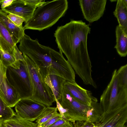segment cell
Masks as SVG:
<instances>
[{"label": "cell", "mask_w": 127, "mask_h": 127, "mask_svg": "<svg viewBox=\"0 0 127 127\" xmlns=\"http://www.w3.org/2000/svg\"><path fill=\"white\" fill-rule=\"evenodd\" d=\"M12 127H37L36 123H34L20 117L16 114L11 118L3 122Z\"/></svg>", "instance_id": "ffe728a7"}, {"label": "cell", "mask_w": 127, "mask_h": 127, "mask_svg": "<svg viewBox=\"0 0 127 127\" xmlns=\"http://www.w3.org/2000/svg\"><path fill=\"white\" fill-rule=\"evenodd\" d=\"M66 0H55L46 2L36 8L32 18L23 27L25 30L42 31L55 24L67 9Z\"/></svg>", "instance_id": "3957f363"}, {"label": "cell", "mask_w": 127, "mask_h": 127, "mask_svg": "<svg viewBox=\"0 0 127 127\" xmlns=\"http://www.w3.org/2000/svg\"><path fill=\"white\" fill-rule=\"evenodd\" d=\"M57 107L62 118L73 124L79 121H87L86 115L90 107L75 99L64 89Z\"/></svg>", "instance_id": "52a82bcc"}, {"label": "cell", "mask_w": 127, "mask_h": 127, "mask_svg": "<svg viewBox=\"0 0 127 127\" xmlns=\"http://www.w3.org/2000/svg\"><path fill=\"white\" fill-rule=\"evenodd\" d=\"M14 0H0V4L1 9L4 8L10 5Z\"/></svg>", "instance_id": "4dcf8cb0"}, {"label": "cell", "mask_w": 127, "mask_h": 127, "mask_svg": "<svg viewBox=\"0 0 127 127\" xmlns=\"http://www.w3.org/2000/svg\"><path fill=\"white\" fill-rule=\"evenodd\" d=\"M0 96L11 108L14 107L21 99L18 92L9 83L6 76L0 85Z\"/></svg>", "instance_id": "4fadbf2b"}, {"label": "cell", "mask_w": 127, "mask_h": 127, "mask_svg": "<svg viewBox=\"0 0 127 127\" xmlns=\"http://www.w3.org/2000/svg\"><path fill=\"white\" fill-rule=\"evenodd\" d=\"M117 71L119 85L122 87L127 88V64L121 66Z\"/></svg>", "instance_id": "603a6c76"}, {"label": "cell", "mask_w": 127, "mask_h": 127, "mask_svg": "<svg viewBox=\"0 0 127 127\" xmlns=\"http://www.w3.org/2000/svg\"><path fill=\"white\" fill-rule=\"evenodd\" d=\"M5 124V125H6V127H11V126H9V125H7L6 124H5Z\"/></svg>", "instance_id": "d6a6232c"}, {"label": "cell", "mask_w": 127, "mask_h": 127, "mask_svg": "<svg viewBox=\"0 0 127 127\" xmlns=\"http://www.w3.org/2000/svg\"><path fill=\"white\" fill-rule=\"evenodd\" d=\"M49 127H73V125L71 122L62 118Z\"/></svg>", "instance_id": "4316f807"}, {"label": "cell", "mask_w": 127, "mask_h": 127, "mask_svg": "<svg viewBox=\"0 0 127 127\" xmlns=\"http://www.w3.org/2000/svg\"><path fill=\"white\" fill-rule=\"evenodd\" d=\"M24 0L27 3L36 6L37 8L42 5L46 2L44 0Z\"/></svg>", "instance_id": "f546056e"}, {"label": "cell", "mask_w": 127, "mask_h": 127, "mask_svg": "<svg viewBox=\"0 0 127 127\" xmlns=\"http://www.w3.org/2000/svg\"><path fill=\"white\" fill-rule=\"evenodd\" d=\"M66 80L60 76L49 75L44 79L45 83L52 90L55 100H59L62 95L64 83Z\"/></svg>", "instance_id": "2e32d148"}, {"label": "cell", "mask_w": 127, "mask_h": 127, "mask_svg": "<svg viewBox=\"0 0 127 127\" xmlns=\"http://www.w3.org/2000/svg\"><path fill=\"white\" fill-rule=\"evenodd\" d=\"M113 14L118 20L119 26L127 34V0H117Z\"/></svg>", "instance_id": "e0dca14e"}, {"label": "cell", "mask_w": 127, "mask_h": 127, "mask_svg": "<svg viewBox=\"0 0 127 127\" xmlns=\"http://www.w3.org/2000/svg\"><path fill=\"white\" fill-rule=\"evenodd\" d=\"M79 4L84 19L90 23L99 20L103 15L106 0H79Z\"/></svg>", "instance_id": "9c48e42d"}, {"label": "cell", "mask_w": 127, "mask_h": 127, "mask_svg": "<svg viewBox=\"0 0 127 127\" xmlns=\"http://www.w3.org/2000/svg\"><path fill=\"white\" fill-rule=\"evenodd\" d=\"M0 54L1 60L3 64L6 67L11 66L17 61L12 55L2 50L0 48Z\"/></svg>", "instance_id": "cb8c5ba5"}, {"label": "cell", "mask_w": 127, "mask_h": 127, "mask_svg": "<svg viewBox=\"0 0 127 127\" xmlns=\"http://www.w3.org/2000/svg\"><path fill=\"white\" fill-rule=\"evenodd\" d=\"M63 89L78 101L88 106H91L94 97L90 91L82 88L76 82L66 81L64 84Z\"/></svg>", "instance_id": "8fae6325"}, {"label": "cell", "mask_w": 127, "mask_h": 127, "mask_svg": "<svg viewBox=\"0 0 127 127\" xmlns=\"http://www.w3.org/2000/svg\"><path fill=\"white\" fill-rule=\"evenodd\" d=\"M100 103L103 112L102 118L127 106V88L119 85L116 69L114 71L110 81L101 96Z\"/></svg>", "instance_id": "277c9868"}, {"label": "cell", "mask_w": 127, "mask_h": 127, "mask_svg": "<svg viewBox=\"0 0 127 127\" xmlns=\"http://www.w3.org/2000/svg\"><path fill=\"white\" fill-rule=\"evenodd\" d=\"M57 107H46L41 115L35 120L37 127H40L44 123L50 119L57 111Z\"/></svg>", "instance_id": "7402d4cb"}, {"label": "cell", "mask_w": 127, "mask_h": 127, "mask_svg": "<svg viewBox=\"0 0 127 127\" xmlns=\"http://www.w3.org/2000/svg\"><path fill=\"white\" fill-rule=\"evenodd\" d=\"M117 127H126V126L125 125V124H122L119 125Z\"/></svg>", "instance_id": "1f68e13d"}, {"label": "cell", "mask_w": 127, "mask_h": 127, "mask_svg": "<svg viewBox=\"0 0 127 127\" xmlns=\"http://www.w3.org/2000/svg\"><path fill=\"white\" fill-rule=\"evenodd\" d=\"M127 121V106L119 109L103 118L95 124L101 127H117Z\"/></svg>", "instance_id": "7c38bea8"}, {"label": "cell", "mask_w": 127, "mask_h": 127, "mask_svg": "<svg viewBox=\"0 0 127 127\" xmlns=\"http://www.w3.org/2000/svg\"><path fill=\"white\" fill-rule=\"evenodd\" d=\"M19 42V50L33 62L44 81L48 75L54 74L67 81L76 82L75 71L60 50L58 52L42 45L37 39L33 40L25 34Z\"/></svg>", "instance_id": "7a4b0ae2"}, {"label": "cell", "mask_w": 127, "mask_h": 127, "mask_svg": "<svg viewBox=\"0 0 127 127\" xmlns=\"http://www.w3.org/2000/svg\"><path fill=\"white\" fill-rule=\"evenodd\" d=\"M93 127H100V126H94Z\"/></svg>", "instance_id": "836d02e7"}, {"label": "cell", "mask_w": 127, "mask_h": 127, "mask_svg": "<svg viewBox=\"0 0 127 127\" xmlns=\"http://www.w3.org/2000/svg\"><path fill=\"white\" fill-rule=\"evenodd\" d=\"M62 117L57 111L47 121L43 124L40 127H49L58 120L62 119Z\"/></svg>", "instance_id": "484cf974"}, {"label": "cell", "mask_w": 127, "mask_h": 127, "mask_svg": "<svg viewBox=\"0 0 127 127\" xmlns=\"http://www.w3.org/2000/svg\"><path fill=\"white\" fill-rule=\"evenodd\" d=\"M116 44L114 48L121 57H126L127 55V34L117 26L115 30Z\"/></svg>", "instance_id": "d6986e66"}, {"label": "cell", "mask_w": 127, "mask_h": 127, "mask_svg": "<svg viewBox=\"0 0 127 127\" xmlns=\"http://www.w3.org/2000/svg\"><path fill=\"white\" fill-rule=\"evenodd\" d=\"M16 45L10 33L0 20V48L14 57Z\"/></svg>", "instance_id": "9a60e30c"}, {"label": "cell", "mask_w": 127, "mask_h": 127, "mask_svg": "<svg viewBox=\"0 0 127 127\" xmlns=\"http://www.w3.org/2000/svg\"><path fill=\"white\" fill-rule=\"evenodd\" d=\"M16 114L0 96V122H3L11 118Z\"/></svg>", "instance_id": "44dd1931"}, {"label": "cell", "mask_w": 127, "mask_h": 127, "mask_svg": "<svg viewBox=\"0 0 127 127\" xmlns=\"http://www.w3.org/2000/svg\"><path fill=\"white\" fill-rule=\"evenodd\" d=\"M15 107L17 115L32 122L37 119L46 107L31 98L21 99Z\"/></svg>", "instance_id": "ba28073f"}, {"label": "cell", "mask_w": 127, "mask_h": 127, "mask_svg": "<svg viewBox=\"0 0 127 127\" xmlns=\"http://www.w3.org/2000/svg\"><path fill=\"white\" fill-rule=\"evenodd\" d=\"M7 17L10 20L18 27H22V24L24 20V19L18 16L12 14H9Z\"/></svg>", "instance_id": "d4e9b609"}, {"label": "cell", "mask_w": 127, "mask_h": 127, "mask_svg": "<svg viewBox=\"0 0 127 127\" xmlns=\"http://www.w3.org/2000/svg\"><path fill=\"white\" fill-rule=\"evenodd\" d=\"M73 124V127H93L95 126L94 123L87 121H77Z\"/></svg>", "instance_id": "83f0119b"}, {"label": "cell", "mask_w": 127, "mask_h": 127, "mask_svg": "<svg viewBox=\"0 0 127 127\" xmlns=\"http://www.w3.org/2000/svg\"><path fill=\"white\" fill-rule=\"evenodd\" d=\"M23 56L30 76L32 88L30 98L46 107L50 106L55 101L52 90L45 83L37 68L33 62L26 55Z\"/></svg>", "instance_id": "5b68a950"}, {"label": "cell", "mask_w": 127, "mask_h": 127, "mask_svg": "<svg viewBox=\"0 0 127 127\" xmlns=\"http://www.w3.org/2000/svg\"><path fill=\"white\" fill-rule=\"evenodd\" d=\"M91 28L82 21L73 20L58 27L54 36L58 47L82 80L83 83L94 87L96 84L92 75V65L87 46Z\"/></svg>", "instance_id": "6da1fadb"}, {"label": "cell", "mask_w": 127, "mask_h": 127, "mask_svg": "<svg viewBox=\"0 0 127 127\" xmlns=\"http://www.w3.org/2000/svg\"><path fill=\"white\" fill-rule=\"evenodd\" d=\"M7 67L6 78L10 84L16 90L21 99L30 98L32 95V86L24 60L17 61L11 66Z\"/></svg>", "instance_id": "8992f818"}, {"label": "cell", "mask_w": 127, "mask_h": 127, "mask_svg": "<svg viewBox=\"0 0 127 127\" xmlns=\"http://www.w3.org/2000/svg\"><path fill=\"white\" fill-rule=\"evenodd\" d=\"M7 14L0 9V20L9 32L16 44L20 42L25 34V30L23 27H18L15 25L8 17Z\"/></svg>", "instance_id": "5bb4252c"}, {"label": "cell", "mask_w": 127, "mask_h": 127, "mask_svg": "<svg viewBox=\"0 0 127 127\" xmlns=\"http://www.w3.org/2000/svg\"><path fill=\"white\" fill-rule=\"evenodd\" d=\"M103 114V111L100 103L98 102L97 99L94 97L86 114L87 121L95 125L97 124L101 120Z\"/></svg>", "instance_id": "ac0fdd59"}, {"label": "cell", "mask_w": 127, "mask_h": 127, "mask_svg": "<svg viewBox=\"0 0 127 127\" xmlns=\"http://www.w3.org/2000/svg\"><path fill=\"white\" fill-rule=\"evenodd\" d=\"M0 59L1 60V55H0Z\"/></svg>", "instance_id": "e575fe53"}, {"label": "cell", "mask_w": 127, "mask_h": 127, "mask_svg": "<svg viewBox=\"0 0 127 127\" xmlns=\"http://www.w3.org/2000/svg\"><path fill=\"white\" fill-rule=\"evenodd\" d=\"M36 8L24 0H14L10 5L1 9L7 14H14L23 18L26 23L32 18Z\"/></svg>", "instance_id": "30bf717a"}, {"label": "cell", "mask_w": 127, "mask_h": 127, "mask_svg": "<svg viewBox=\"0 0 127 127\" xmlns=\"http://www.w3.org/2000/svg\"><path fill=\"white\" fill-rule=\"evenodd\" d=\"M7 67L3 64L0 59V85L6 76V73Z\"/></svg>", "instance_id": "f1b7e54d"}]
</instances>
